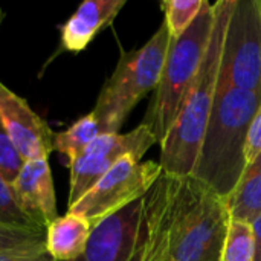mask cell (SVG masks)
Here are the masks:
<instances>
[{
    "mask_svg": "<svg viewBox=\"0 0 261 261\" xmlns=\"http://www.w3.org/2000/svg\"><path fill=\"white\" fill-rule=\"evenodd\" d=\"M125 0H86L61 26V46L78 54L116 18L125 6Z\"/></svg>",
    "mask_w": 261,
    "mask_h": 261,
    "instance_id": "obj_12",
    "label": "cell"
},
{
    "mask_svg": "<svg viewBox=\"0 0 261 261\" xmlns=\"http://www.w3.org/2000/svg\"><path fill=\"white\" fill-rule=\"evenodd\" d=\"M260 106L261 93L237 89L220 76L191 176L225 199L231 196L248 165V132Z\"/></svg>",
    "mask_w": 261,
    "mask_h": 261,
    "instance_id": "obj_2",
    "label": "cell"
},
{
    "mask_svg": "<svg viewBox=\"0 0 261 261\" xmlns=\"http://www.w3.org/2000/svg\"><path fill=\"white\" fill-rule=\"evenodd\" d=\"M0 122L3 132L21 158L26 161L49 159L54 151L55 133L15 92L0 81Z\"/></svg>",
    "mask_w": 261,
    "mask_h": 261,
    "instance_id": "obj_10",
    "label": "cell"
},
{
    "mask_svg": "<svg viewBox=\"0 0 261 261\" xmlns=\"http://www.w3.org/2000/svg\"><path fill=\"white\" fill-rule=\"evenodd\" d=\"M251 225H252L254 243H255V257H254V261H261V216H258Z\"/></svg>",
    "mask_w": 261,
    "mask_h": 261,
    "instance_id": "obj_23",
    "label": "cell"
},
{
    "mask_svg": "<svg viewBox=\"0 0 261 261\" xmlns=\"http://www.w3.org/2000/svg\"><path fill=\"white\" fill-rule=\"evenodd\" d=\"M46 251V229L0 222V255L40 254Z\"/></svg>",
    "mask_w": 261,
    "mask_h": 261,
    "instance_id": "obj_16",
    "label": "cell"
},
{
    "mask_svg": "<svg viewBox=\"0 0 261 261\" xmlns=\"http://www.w3.org/2000/svg\"><path fill=\"white\" fill-rule=\"evenodd\" d=\"M234 0H219L214 6V26L205 58L188 92L184 107L167 138L161 142L159 165L171 176H191L200 144L211 116L220 81L222 50Z\"/></svg>",
    "mask_w": 261,
    "mask_h": 261,
    "instance_id": "obj_3",
    "label": "cell"
},
{
    "mask_svg": "<svg viewBox=\"0 0 261 261\" xmlns=\"http://www.w3.org/2000/svg\"><path fill=\"white\" fill-rule=\"evenodd\" d=\"M93 226L75 214L58 216L46 228V252L55 261L78 260L86 251Z\"/></svg>",
    "mask_w": 261,
    "mask_h": 261,
    "instance_id": "obj_13",
    "label": "cell"
},
{
    "mask_svg": "<svg viewBox=\"0 0 261 261\" xmlns=\"http://www.w3.org/2000/svg\"><path fill=\"white\" fill-rule=\"evenodd\" d=\"M162 174L159 162L138 161L132 156L121 159L67 213L84 217L92 226L142 199Z\"/></svg>",
    "mask_w": 261,
    "mask_h": 261,
    "instance_id": "obj_6",
    "label": "cell"
},
{
    "mask_svg": "<svg viewBox=\"0 0 261 261\" xmlns=\"http://www.w3.org/2000/svg\"><path fill=\"white\" fill-rule=\"evenodd\" d=\"M144 197L93 226L86 251L75 261H142Z\"/></svg>",
    "mask_w": 261,
    "mask_h": 261,
    "instance_id": "obj_9",
    "label": "cell"
},
{
    "mask_svg": "<svg viewBox=\"0 0 261 261\" xmlns=\"http://www.w3.org/2000/svg\"><path fill=\"white\" fill-rule=\"evenodd\" d=\"M154 144H158V139L145 124H141L127 133H110L96 138L76 161L69 165L70 180L67 206L78 202L121 159L132 156L141 161Z\"/></svg>",
    "mask_w": 261,
    "mask_h": 261,
    "instance_id": "obj_8",
    "label": "cell"
},
{
    "mask_svg": "<svg viewBox=\"0 0 261 261\" xmlns=\"http://www.w3.org/2000/svg\"><path fill=\"white\" fill-rule=\"evenodd\" d=\"M101 135H106L104 128L98 118L90 112L75 121L67 130L55 133L54 151L61 153L66 159V165L69 167Z\"/></svg>",
    "mask_w": 261,
    "mask_h": 261,
    "instance_id": "obj_15",
    "label": "cell"
},
{
    "mask_svg": "<svg viewBox=\"0 0 261 261\" xmlns=\"http://www.w3.org/2000/svg\"><path fill=\"white\" fill-rule=\"evenodd\" d=\"M220 76L237 89L261 93V0H234Z\"/></svg>",
    "mask_w": 261,
    "mask_h": 261,
    "instance_id": "obj_7",
    "label": "cell"
},
{
    "mask_svg": "<svg viewBox=\"0 0 261 261\" xmlns=\"http://www.w3.org/2000/svg\"><path fill=\"white\" fill-rule=\"evenodd\" d=\"M229 219L206 184L162 173L144 196L142 261H220Z\"/></svg>",
    "mask_w": 261,
    "mask_h": 261,
    "instance_id": "obj_1",
    "label": "cell"
},
{
    "mask_svg": "<svg viewBox=\"0 0 261 261\" xmlns=\"http://www.w3.org/2000/svg\"><path fill=\"white\" fill-rule=\"evenodd\" d=\"M254 257L255 243L252 225L231 217L220 261H254Z\"/></svg>",
    "mask_w": 261,
    "mask_h": 261,
    "instance_id": "obj_17",
    "label": "cell"
},
{
    "mask_svg": "<svg viewBox=\"0 0 261 261\" xmlns=\"http://www.w3.org/2000/svg\"><path fill=\"white\" fill-rule=\"evenodd\" d=\"M0 261H55L46 251L40 254H24V255H0Z\"/></svg>",
    "mask_w": 261,
    "mask_h": 261,
    "instance_id": "obj_22",
    "label": "cell"
},
{
    "mask_svg": "<svg viewBox=\"0 0 261 261\" xmlns=\"http://www.w3.org/2000/svg\"><path fill=\"white\" fill-rule=\"evenodd\" d=\"M11 187L18 206L38 228L46 229L58 217L54 179L47 159L23 162Z\"/></svg>",
    "mask_w": 261,
    "mask_h": 261,
    "instance_id": "obj_11",
    "label": "cell"
},
{
    "mask_svg": "<svg viewBox=\"0 0 261 261\" xmlns=\"http://www.w3.org/2000/svg\"><path fill=\"white\" fill-rule=\"evenodd\" d=\"M226 203L232 219L252 223L261 216V153L246 165Z\"/></svg>",
    "mask_w": 261,
    "mask_h": 261,
    "instance_id": "obj_14",
    "label": "cell"
},
{
    "mask_svg": "<svg viewBox=\"0 0 261 261\" xmlns=\"http://www.w3.org/2000/svg\"><path fill=\"white\" fill-rule=\"evenodd\" d=\"M170 41V31L165 21H162L142 47L121 54L113 73L102 86L92 110L106 135L119 133V128L136 104L156 90Z\"/></svg>",
    "mask_w": 261,
    "mask_h": 261,
    "instance_id": "obj_5",
    "label": "cell"
},
{
    "mask_svg": "<svg viewBox=\"0 0 261 261\" xmlns=\"http://www.w3.org/2000/svg\"><path fill=\"white\" fill-rule=\"evenodd\" d=\"M0 222L17 226L38 228L18 206L11 184L0 173ZM41 229V228H40Z\"/></svg>",
    "mask_w": 261,
    "mask_h": 261,
    "instance_id": "obj_19",
    "label": "cell"
},
{
    "mask_svg": "<svg viewBox=\"0 0 261 261\" xmlns=\"http://www.w3.org/2000/svg\"><path fill=\"white\" fill-rule=\"evenodd\" d=\"M214 26V6L205 0L193 24L177 38H171L159 84L150 101L144 122L161 144L177 119L188 92L205 58Z\"/></svg>",
    "mask_w": 261,
    "mask_h": 261,
    "instance_id": "obj_4",
    "label": "cell"
},
{
    "mask_svg": "<svg viewBox=\"0 0 261 261\" xmlns=\"http://www.w3.org/2000/svg\"><path fill=\"white\" fill-rule=\"evenodd\" d=\"M203 3L205 0H165L161 3L171 38L180 37L193 24Z\"/></svg>",
    "mask_w": 261,
    "mask_h": 261,
    "instance_id": "obj_18",
    "label": "cell"
},
{
    "mask_svg": "<svg viewBox=\"0 0 261 261\" xmlns=\"http://www.w3.org/2000/svg\"><path fill=\"white\" fill-rule=\"evenodd\" d=\"M261 153V106L260 109L257 110L252 122H251V127H249V132H248V139H246V150H245V154H246V162H252L258 154Z\"/></svg>",
    "mask_w": 261,
    "mask_h": 261,
    "instance_id": "obj_21",
    "label": "cell"
},
{
    "mask_svg": "<svg viewBox=\"0 0 261 261\" xmlns=\"http://www.w3.org/2000/svg\"><path fill=\"white\" fill-rule=\"evenodd\" d=\"M3 17H5V14L0 9V26H2ZM21 165H23V161L14 150L11 142L8 141V138L3 132V127H2V122H0V173H2V176L9 184H12V180L18 174Z\"/></svg>",
    "mask_w": 261,
    "mask_h": 261,
    "instance_id": "obj_20",
    "label": "cell"
}]
</instances>
